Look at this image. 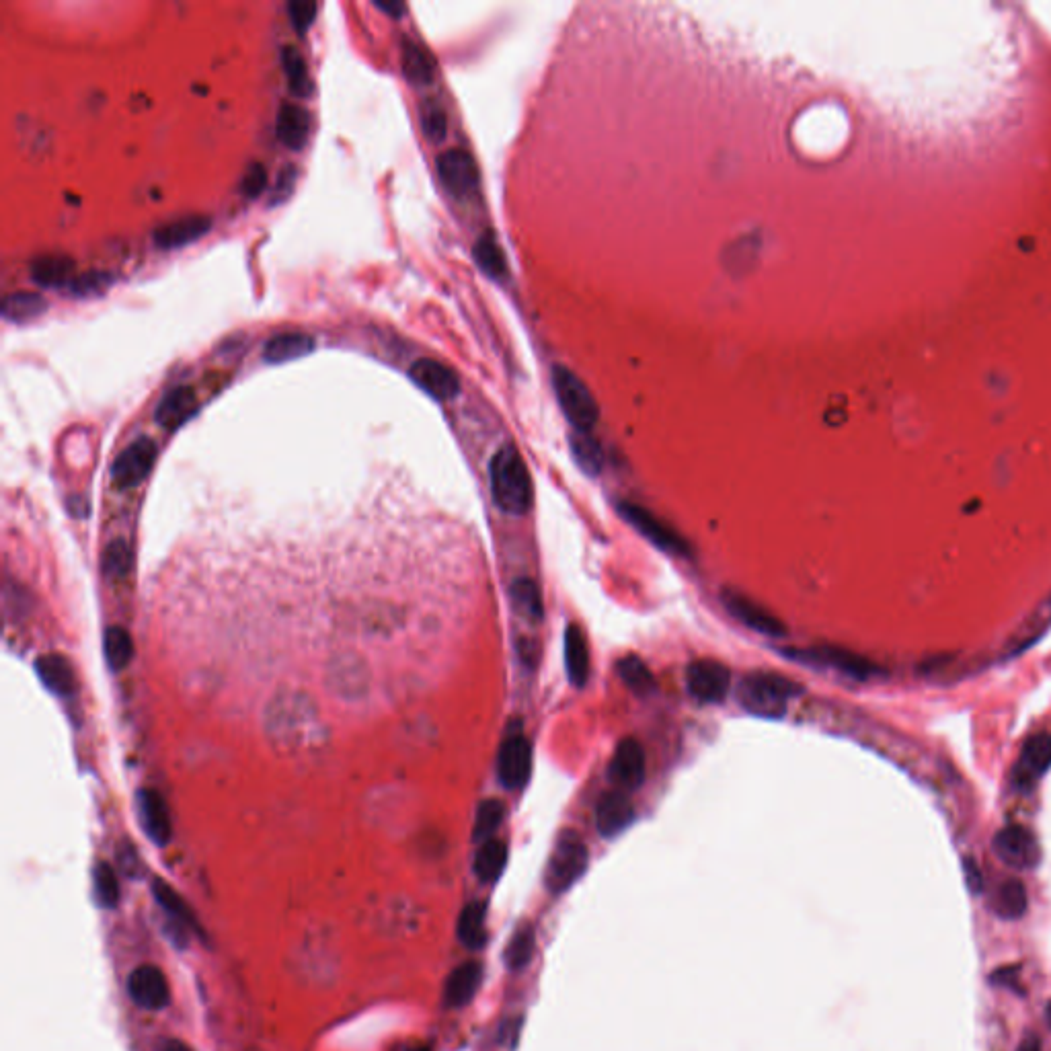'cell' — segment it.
I'll return each mask as SVG.
<instances>
[{
	"label": "cell",
	"instance_id": "obj_1",
	"mask_svg": "<svg viewBox=\"0 0 1051 1051\" xmlns=\"http://www.w3.org/2000/svg\"><path fill=\"white\" fill-rule=\"evenodd\" d=\"M489 481L493 501L501 512L520 518L532 510V479L516 446H503L497 450L489 464Z\"/></svg>",
	"mask_w": 1051,
	"mask_h": 1051
},
{
	"label": "cell",
	"instance_id": "obj_2",
	"mask_svg": "<svg viewBox=\"0 0 1051 1051\" xmlns=\"http://www.w3.org/2000/svg\"><path fill=\"white\" fill-rule=\"evenodd\" d=\"M799 692V686L789 678L774 672H750L737 684L735 696L744 711L764 719H783L789 700Z\"/></svg>",
	"mask_w": 1051,
	"mask_h": 1051
},
{
	"label": "cell",
	"instance_id": "obj_3",
	"mask_svg": "<svg viewBox=\"0 0 1051 1051\" xmlns=\"http://www.w3.org/2000/svg\"><path fill=\"white\" fill-rule=\"evenodd\" d=\"M590 863V850L573 830H565L551 852V859L544 871V887L549 893L561 895L573 883L581 879Z\"/></svg>",
	"mask_w": 1051,
	"mask_h": 1051
},
{
	"label": "cell",
	"instance_id": "obj_4",
	"mask_svg": "<svg viewBox=\"0 0 1051 1051\" xmlns=\"http://www.w3.org/2000/svg\"><path fill=\"white\" fill-rule=\"evenodd\" d=\"M553 386L559 405L575 430L590 432L598 421V405L590 388L563 366L553 368Z\"/></svg>",
	"mask_w": 1051,
	"mask_h": 1051
},
{
	"label": "cell",
	"instance_id": "obj_5",
	"mask_svg": "<svg viewBox=\"0 0 1051 1051\" xmlns=\"http://www.w3.org/2000/svg\"><path fill=\"white\" fill-rule=\"evenodd\" d=\"M618 512L659 551L670 553V555H680V557L690 555V547L686 544V540L668 522L655 516L651 510L643 508V505H637L633 501H622L618 505Z\"/></svg>",
	"mask_w": 1051,
	"mask_h": 1051
},
{
	"label": "cell",
	"instance_id": "obj_6",
	"mask_svg": "<svg viewBox=\"0 0 1051 1051\" xmlns=\"http://www.w3.org/2000/svg\"><path fill=\"white\" fill-rule=\"evenodd\" d=\"M532 774V746L522 729H510L505 733L497 754V778L510 789H522Z\"/></svg>",
	"mask_w": 1051,
	"mask_h": 1051
},
{
	"label": "cell",
	"instance_id": "obj_7",
	"mask_svg": "<svg viewBox=\"0 0 1051 1051\" xmlns=\"http://www.w3.org/2000/svg\"><path fill=\"white\" fill-rule=\"evenodd\" d=\"M729 670L715 659H696L686 668V688L703 705L723 703L729 692Z\"/></svg>",
	"mask_w": 1051,
	"mask_h": 1051
},
{
	"label": "cell",
	"instance_id": "obj_8",
	"mask_svg": "<svg viewBox=\"0 0 1051 1051\" xmlns=\"http://www.w3.org/2000/svg\"><path fill=\"white\" fill-rule=\"evenodd\" d=\"M159 448L150 438H138L134 440L120 456L115 458L111 466V477L113 483L120 489H132L138 487L152 471L154 462H157Z\"/></svg>",
	"mask_w": 1051,
	"mask_h": 1051
},
{
	"label": "cell",
	"instance_id": "obj_9",
	"mask_svg": "<svg viewBox=\"0 0 1051 1051\" xmlns=\"http://www.w3.org/2000/svg\"><path fill=\"white\" fill-rule=\"evenodd\" d=\"M789 657L793 659H799L803 661V664H815V666H824V668H832L844 676H850V678H856V680H867L869 676L875 674V666L871 664L869 659H865L863 655H856L852 651H846L842 647H807V649H795L791 653H787Z\"/></svg>",
	"mask_w": 1051,
	"mask_h": 1051
},
{
	"label": "cell",
	"instance_id": "obj_10",
	"mask_svg": "<svg viewBox=\"0 0 1051 1051\" xmlns=\"http://www.w3.org/2000/svg\"><path fill=\"white\" fill-rule=\"evenodd\" d=\"M721 602H723V608L737 622H742L744 627L760 635H766V637H785L787 635L785 622L781 618H776L770 610H766L752 598L739 594L735 590H725L721 594Z\"/></svg>",
	"mask_w": 1051,
	"mask_h": 1051
},
{
	"label": "cell",
	"instance_id": "obj_11",
	"mask_svg": "<svg viewBox=\"0 0 1051 1051\" xmlns=\"http://www.w3.org/2000/svg\"><path fill=\"white\" fill-rule=\"evenodd\" d=\"M645 762H647L645 750L637 739L635 737L622 739L612 754V760L608 766V778L612 781V785L620 791H625V793L635 791L645 781V772H647Z\"/></svg>",
	"mask_w": 1051,
	"mask_h": 1051
},
{
	"label": "cell",
	"instance_id": "obj_12",
	"mask_svg": "<svg viewBox=\"0 0 1051 1051\" xmlns=\"http://www.w3.org/2000/svg\"><path fill=\"white\" fill-rule=\"evenodd\" d=\"M994 852L998 859L1017 871H1029L1039 863V846L1033 834L1023 826H1006L994 836Z\"/></svg>",
	"mask_w": 1051,
	"mask_h": 1051
},
{
	"label": "cell",
	"instance_id": "obj_13",
	"mask_svg": "<svg viewBox=\"0 0 1051 1051\" xmlns=\"http://www.w3.org/2000/svg\"><path fill=\"white\" fill-rule=\"evenodd\" d=\"M436 169L444 187L458 198L469 196L479 185V169L471 154L462 148L442 152L436 161Z\"/></svg>",
	"mask_w": 1051,
	"mask_h": 1051
},
{
	"label": "cell",
	"instance_id": "obj_14",
	"mask_svg": "<svg viewBox=\"0 0 1051 1051\" xmlns=\"http://www.w3.org/2000/svg\"><path fill=\"white\" fill-rule=\"evenodd\" d=\"M132 1000L146 1010H163L171 1002V988L165 973L154 965L136 967L128 978Z\"/></svg>",
	"mask_w": 1051,
	"mask_h": 1051
},
{
	"label": "cell",
	"instance_id": "obj_15",
	"mask_svg": "<svg viewBox=\"0 0 1051 1051\" xmlns=\"http://www.w3.org/2000/svg\"><path fill=\"white\" fill-rule=\"evenodd\" d=\"M411 380L438 401H450L460 391V380L452 368L436 360H417L409 370Z\"/></svg>",
	"mask_w": 1051,
	"mask_h": 1051
},
{
	"label": "cell",
	"instance_id": "obj_16",
	"mask_svg": "<svg viewBox=\"0 0 1051 1051\" xmlns=\"http://www.w3.org/2000/svg\"><path fill=\"white\" fill-rule=\"evenodd\" d=\"M138 813H140V824L146 836L159 846L169 844L173 836L171 813H169V805L165 797L159 791L142 789L138 793Z\"/></svg>",
	"mask_w": 1051,
	"mask_h": 1051
},
{
	"label": "cell",
	"instance_id": "obj_17",
	"mask_svg": "<svg viewBox=\"0 0 1051 1051\" xmlns=\"http://www.w3.org/2000/svg\"><path fill=\"white\" fill-rule=\"evenodd\" d=\"M635 820V805L625 791H608L598 801L596 826L604 838H614L625 832Z\"/></svg>",
	"mask_w": 1051,
	"mask_h": 1051
},
{
	"label": "cell",
	"instance_id": "obj_18",
	"mask_svg": "<svg viewBox=\"0 0 1051 1051\" xmlns=\"http://www.w3.org/2000/svg\"><path fill=\"white\" fill-rule=\"evenodd\" d=\"M212 220L202 214H189L175 218L171 222H165L154 228L152 241L159 249H177L183 245H189L193 241L202 239L210 230Z\"/></svg>",
	"mask_w": 1051,
	"mask_h": 1051
},
{
	"label": "cell",
	"instance_id": "obj_19",
	"mask_svg": "<svg viewBox=\"0 0 1051 1051\" xmlns=\"http://www.w3.org/2000/svg\"><path fill=\"white\" fill-rule=\"evenodd\" d=\"M198 411V395L191 386H175L159 401L154 419L165 430L173 432L187 423Z\"/></svg>",
	"mask_w": 1051,
	"mask_h": 1051
},
{
	"label": "cell",
	"instance_id": "obj_20",
	"mask_svg": "<svg viewBox=\"0 0 1051 1051\" xmlns=\"http://www.w3.org/2000/svg\"><path fill=\"white\" fill-rule=\"evenodd\" d=\"M483 982V967L477 961H466L458 965L446 980L444 1002L450 1008H462L469 1004L479 992Z\"/></svg>",
	"mask_w": 1051,
	"mask_h": 1051
},
{
	"label": "cell",
	"instance_id": "obj_21",
	"mask_svg": "<svg viewBox=\"0 0 1051 1051\" xmlns=\"http://www.w3.org/2000/svg\"><path fill=\"white\" fill-rule=\"evenodd\" d=\"M35 670L40 680L50 688L54 694L62 698H70L76 692V674L70 666V661L60 653H46L35 659Z\"/></svg>",
	"mask_w": 1051,
	"mask_h": 1051
},
{
	"label": "cell",
	"instance_id": "obj_22",
	"mask_svg": "<svg viewBox=\"0 0 1051 1051\" xmlns=\"http://www.w3.org/2000/svg\"><path fill=\"white\" fill-rule=\"evenodd\" d=\"M315 349V337L302 331H288L271 337L263 347V360L267 364H282L308 356Z\"/></svg>",
	"mask_w": 1051,
	"mask_h": 1051
},
{
	"label": "cell",
	"instance_id": "obj_23",
	"mask_svg": "<svg viewBox=\"0 0 1051 1051\" xmlns=\"http://www.w3.org/2000/svg\"><path fill=\"white\" fill-rule=\"evenodd\" d=\"M565 664L567 676L575 688H583L590 680V649L583 631L577 625L565 629Z\"/></svg>",
	"mask_w": 1051,
	"mask_h": 1051
},
{
	"label": "cell",
	"instance_id": "obj_24",
	"mask_svg": "<svg viewBox=\"0 0 1051 1051\" xmlns=\"http://www.w3.org/2000/svg\"><path fill=\"white\" fill-rule=\"evenodd\" d=\"M310 132V115L296 103H286L278 111L276 134L280 142L290 150H302Z\"/></svg>",
	"mask_w": 1051,
	"mask_h": 1051
},
{
	"label": "cell",
	"instance_id": "obj_25",
	"mask_svg": "<svg viewBox=\"0 0 1051 1051\" xmlns=\"http://www.w3.org/2000/svg\"><path fill=\"white\" fill-rule=\"evenodd\" d=\"M458 941L471 951L483 949L487 943V906L483 902L466 904L456 924Z\"/></svg>",
	"mask_w": 1051,
	"mask_h": 1051
},
{
	"label": "cell",
	"instance_id": "obj_26",
	"mask_svg": "<svg viewBox=\"0 0 1051 1051\" xmlns=\"http://www.w3.org/2000/svg\"><path fill=\"white\" fill-rule=\"evenodd\" d=\"M74 261L60 253H50L33 259L31 278L35 284L44 288H60L72 280Z\"/></svg>",
	"mask_w": 1051,
	"mask_h": 1051
},
{
	"label": "cell",
	"instance_id": "obj_27",
	"mask_svg": "<svg viewBox=\"0 0 1051 1051\" xmlns=\"http://www.w3.org/2000/svg\"><path fill=\"white\" fill-rule=\"evenodd\" d=\"M1051 768V733H1039L1031 737L1023 748L1019 760V778L1033 781V778L1045 774Z\"/></svg>",
	"mask_w": 1051,
	"mask_h": 1051
},
{
	"label": "cell",
	"instance_id": "obj_28",
	"mask_svg": "<svg viewBox=\"0 0 1051 1051\" xmlns=\"http://www.w3.org/2000/svg\"><path fill=\"white\" fill-rule=\"evenodd\" d=\"M505 865H508V844L503 840L491 838L479 846L473 869L483 883H493L501 877Z\"/></svg>",
	"mask_w": 1051,
	"mask_h": 1051
},
{
	"label": "cell",
	"instance_id": "obj_29",
	"mask_svg": "<svg viewBox=\"0 0 1051 1051\" xmlns=\"http://www.w3.org/2000/svg\"><path fill=\"white\" fill-rule=\"evenodd\" d=\"M401 66L405 79L413 85H430L434 81V60L411 40H403Z\"/></svg>",
	"mask_w": 1051,
	"mask_h": 1051
},
{
	"label": "cell",
	"instance_id": "obj_30",
	"mask_svg": "<svg viewBox=\"0 0 1051 1051\" xmlns=\"http://www.w3.org/2000/svg\"><path fill=\"white\" fill-rule=\"evenodd\" d=\"M510 600L518 616H522L528 622H540L542 620V596L536 586V581L530 577L516 579L510 588Z\"/></svg>",
	"mask_w": 1051,
	"mask_h": 1051
},
{
	"label": "cell",
	"instance_id": "obj_31",
	"mask_svg": "<svg viewBox=\"0 0 1051 1051\" xmlns=\"http://www.w3.org/2000/svg\"><path fill=\"white\" fill-rule=\"evenodd\" d=\"M992 908L994 912L1004 918V920H1017L1025 914L1027 910V891H1025V885L1017 879H1008L1004 881L996 895H994V902H992Z\"/></svg>",
	"mask_w": 1051,
	"mask_h": 1051
},
{
	"label": "cell",
	"instance_id": "obj_32",
	"mask_svg": "<svg viewBox=\"0 0 1051 1051\" xmlns=\"http://www.w3.org/2000/svg\"><path fill=\"white\" fill-rule=\"evenodd\" d=\"M571 452H573V458L577 462L579 469L590 475V477H596L602 473V466H604V452H602V446L598 444V440L594 436H590L588 432H573L571 434Z\"/></svg>",
	"mask_w": 1051,
	"mask_h": 1051
},
{
	"label": "cell",
	"instance_id": "obj_33",
	"mask_svg": "<svg viewBox=\"0 0 1051 1051\" xmlns=\"http://www.w3.org/2000/svg\"><path fill=\"white\" fill-rule=\"evenodd\" d=\"M534 949H536L534 926L528 924V922H524V924L518 926L516 932L512 934V939H510L508 947H505L503 961H505V965H508L510 971H522V969L532 961Z\"/></svg>",
	"mask_w": 1051,
	"mask_h": 1051
},
{
	"label": "cell",
	"instance_id": "obj_34",
	"mask_svg": "<svg viewBox=\"0 0 1051 1051\" xmlns=\"http://www.w3.org/2000/svg\"><path fill=\"white\" fill-rule=\"evenodd\" d=\"M616 672H618V678L622 680V684H625L631 692L639 694V696H645L653 690L655 686V678L651 674V670L647 668L645 661L637 655H627L622 657L618 664H616Z\"/></svg>",
	"mask_w": 1051,
	"mask_h": 1051
},
{
	"label": "cell",
	"instance_id": "obj_35",
	"mask_svg": "<svg viewBox=\"0 0 1051 1051\" xmlns=\"http://www.w3.org/2000/svg\"><path fill=\"white\" fill-rule=\"evenodd\" d=\"M103 647H105L107 664L115 672L124 670L132 661V657H134V641H132L130 633L126 629H122V627H109L105 631Z\"/></svg>",
	"mask_w": 1051,
	"mask_h": 1051
},
{
	"label": "cell",
	"instance_id": "obj_36",
	"mask_svg": "<svg viewBox=\"0 0 1051 1051\" xmlns=\"http://www.w3.org/2000/svg\"><path fill=\"white\" fill-rule=\"evenodd\" d=\"M152 893L154 898H157L159 906L179 924L183 926H191V928H198V922L196 918H193V912L189 910V906L185 904V900L181 898V895L163 879H154L152 881Z\"/></svg>",
	"mask_w": 1051,
	"mask_h": 1051
},
{
	"label": "cell",
	"instance_id": "obj_37",
	"mask_svg": "<svg viewBox=\"0 0 1051 1051\" xmlns=\"http://www.w3.org/2000/svg\"><path fill=\"white\" fill-rule=\"evenodd\" d=\"M46 300L31 292H19L9 294L3 302V317L13 323H25L35 317H40L46 310Z\"/></svg>",
	"mask_w": 1051,
	"mask_h": 1051
},
{
	"label": "cell",
	"instance_id": "obj_38",
	"mask_svg": "<svg viewBox=\"0 0 1051 1051\" xmlns=\"http://www.w3.org/2000/svg\"><path fill=\"white\" fill-rule=\"evenodd\" d=\"M282 64H284V72H286L288 87H290L292 95L308 97L310 91H313V85H310L306 62H304L302 54L298 52V48L286 46L282 50Z\"/></svg>",
	"mask_w": 1051,
	"mask_h": 1051
},
{
	"label": "cell",
	"instance_id": "obj_39",
	"mask_svg": "<svg viewBox=\"0 0 1051 1051\" xmlns=\"http://www.w3.org/2000/svg\"><path fill=\"white\" fill-rule=\"evenodd\" d=\"M505 815V807L497 799H487L479 805L477 817H475V828H473V840L475 842H487L495 834V830L501 826Z\"/></svg>",
	"mask_w": 1051,
	"mask_h": 1051
},
{
	"label": "cell",
	"instance_id": "obj_40",
	"mask_svg": "<svg viewBox=\"0 0 1051 1051\" xmlns=\"http://www.w3.org/2000/svg\"><path fill=\"white\" fill-rule=\"evenodd\" d=\"M475 259L479 263V267L485 271L487 276L499 280L505 276V271H508V265H505V257L497 245V241L491 237V235H485L477 241L475 245Z\"/></svg>",
	"mask_w": 1051,
	"mask_h": 1051
},
{
	"label": "cell",
	"instance_id": "obj_41",
	"mask_svg": "<svg viewBox=\"0 0 1051 1051\" xmlns=\"http://www.w3.org/2000/svg\"><path fill=\"white\" fill-rule=\"evenodd\" d=\"M95 895L103 908H115L120 902V883L109 863H99L93 871Z\"/></svg>",
	"mask_w": 1051,
	"mask_h": 1051
},
{
	"label": "cell",
	"instance_id": "obj_42",
	"mask_svg": "<svg viewBox=\"0 0 1051 1051\" xmlns=\"http://www.w3.org/2000/svg\"><path fill=\"white\" fill-rule=\"evenodd\" d=\"M419 122H421V130H423V136L434 142V144H440L444 138H446V132H448V120H446V113L444 109L436 103V101H425L421 105V111H419Z\"/></svg>",
	"mask_w": 1051,
	"mask_h": 1051
},
{
	"label": "cell",
	"instance_id": "obj_43",
	"mask_svg": "<svg viewBox=\"0 0 1051 1051\" xmlns=\"http://www.w3.org/2000/svg\"><path fill=\"white\" fill-rule=\"evenodd\" d=\"M132 567V553L126 540H115L103 553V569L111 577H124Z\"/></svg>",
	"mask_w": 1051,
	"mask_h": 1051
},
{
	"label": "cell",
	"instance_id": "obj_44",
	"mask_svg": "<svg viewBox=\"0 0 1051 1051\" xmlns=\"http://www.w3.org/2000/svg\"><path fill=\"white\" fill-rule=\"evenodd\" d=\"M317 9H319L317 3H308V0H292V3H288V17L298 31H306L310 25H313L317 17Z\"/></svg>",
	"mask_w": 1051,
	"mask_h": 1051
},
{
	"label": "cell",
	"instance_id": "obj_45",
	"mask_svg": "<svg viewBox=\"0 0 1051 1051\" xmlns=\"http://www.w3.org/2000/svg\"><path fill=\"white\" fill-rule=\"evenodd\" d=\"M265 185H267V169L261 163H253L241 181V193L245 198L255 200L265 189Z\"/></svg>",
	"mask_w": 1051,
	"mask_h": 1051
},
{
	"label": "cell",
	"instance_id": "obj_46",
	"mask_svg": "<svg viewBox=\"0 0 1051 1051\" xmlns=\"http://www.w3.org/2000/svg\"><path fill=\"white\" fill-rule=\"evenodd\" d=\"M109 276L103 274V271H91V274L74 280L72 282V290L74 294L79 296H89V294H97V292H103L105 286H109Z\"/></svg>",
	"mask_w": 1051,
	"mask_h": 1051
},
{
	"label": "cell",
	"instance_id": "obj_47",
	"mask_svg": "<svg viewBox=\"0 0 1051 1051\" xmlns=\"http://www.w3.org/2000/svg\"><path fill=\"white\" fill-rule=\"evenodd\" d=\"M294 181H296V169H294V167H286V169L280 173V177H278V183H276V187H274V193H271V198H274L271 202H274V204L284 202V200L290 196V193H292V189H294Z\"/></svg>",
	"mask_w": 1051,
	"mask_h": 1051
},
{
	"label": "cell",
	"instance_id": "obj_48",
	"mask_svg": "<svg viewBox=\"0 0 1051 1051\" xmlns=\"http://www.w3.org/2000/svg\"><path fill=\"white\" fill-rule=\"evenodd\" d=\"M965 877H967V885L973 893H978L982 889V875H980V869L978 865L973 863L971 859L965 861Z\"/></svg>",
	"mask_w": 1051,
	"mask_h": 1051
},
{
	"label": "cell",
	"instance_id": "obj_49",
	"mask_svg": "<svg viewBox=\"0 0 1051 1051\" xmlns=\"http://www.w3.org/2000/svg\"><path fill=\"white\" fill-rule=\"evenodd\" d=\"M374 5H376V9L388 13V15L395 17V19H399V17L405 13V5H403V3H384V0H376Z\"/></svg>",
	"mask_w": 1051,
	"mask_h": 1051
},
{
	"label": "cell",
	"instance_id": "obj_50",
	"mask_svg": "<svg viewBox=\"0 0 1051 1051\" xmlns=\"http://www.w3.org/2000/svg\"><path fill=\"white\" fill-rule=\"evenodd\" d=\"M161 1051H191L183 1041L179 1039H167L163 1045H161Z\"/></svg>",
	"mask_w": 1051,
	"mask_h": 1051
},
{
	"label": "cell",
	"instance_id": "obj_51",
	"mask_svg": "<svg viewBox=\"0 0 1051 1051\" xmlns=\"http://www.w3.org/2000/svg\"><path fill=\"white\" fill-rule=\"evenodd\" d=\"M1019 1051H1041V1041H1039L1037 1037H1027V1039L1021 1043Z\"/></svg>",
	"mask_w": 1051,
	"mask_h": 1051
},
{
	"label": "cell",
	"instance_id": "obj_52",
	"mask_svg": "<svg viewBox=\"0 0 1051 1051\" xmlns=\"http://www.w3.org/2000/svg\"><path fill=\"white\" fill-rule=\"evenodd\" d=\"M393 1051H430L425 1045H419V1043H405V1045H399L395 1047Z\"/></svg>",
	"mask_w": 1051,
	"mask_h": 1051
}]
</instances>
